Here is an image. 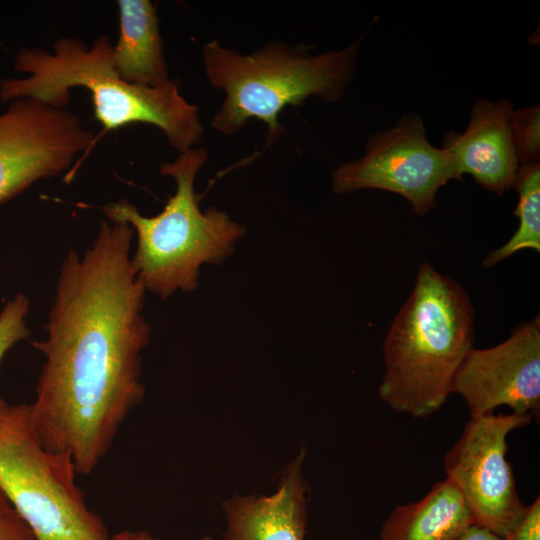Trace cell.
Listing matches in <instances>:
<instances>
[{"label": "cell", "instance_id": "cell-1", "mask_svg": "<svg viewBox=\"0 0 540 540\" xmlns=\"http://www.w3.org/2000/svg\"><path fill=\"white\" fill-rule=\"evenodd\" d=\"M134 230L102 222L81 256L62 261L47 337L32 341L45 360L30 404L43 445L91 474L109 453L131 411L141 403L142 352L151 327L146 290L131 265Z\"/></svg>", "mask_w": 540, "mask_h": 540}, {"label": "cell", "instance_id": "cell-2", "mask_svg": "<svg viewBox=\"0 0 540 540\" xmlns=\"http://www.w3.org/2000/svg\"><path fill=\"white\" fill-rule=\"evenodd\" d=\"M14 69L28 76L0 82L3 102L31 98L64 108L70 89L84 87L91 93L95 118L106 130L150 124L159 128L179 153L195 148L203 136L199 109L180 94L178 81L170 79L157 87L127 83L114 68L108 36L98 37L91 47L75 38L60 37L53 52L20 49Z\"/></svg>", "mask_w": 540, "mask_h": 540}, {"label": "cell", "instance_id": "cell-3", "mask_svg": "<svg viewBox=\"0 0 540 540\" xmlns=\"http://www.w3.org/2000/svg\"><path fill=\"white\" fill-rule=\"evenodd\" d=\"M474 318L465 289L429 263H421L413 290L384 339L381 400L416 419L437 412L473 348Z\"/></svg>", "mask_w": 540, "mask_h": 540}, {"label": "cell", "instance_id": "cell-4", "mask_svg": "<svg viewBox=\"0 0 540 540\" xmlns=\"http://www.w3.org/2000/svg\"><path fill=\"white\" fill-rule=\"evenodd\" d=\"M207 159V149L198 147L160 165V173L175 180L176 190L155 216H143L126 199L103 207L111 222H126L136 232L132 268L145 290L162 300L176 291L194 292L201 266L226 261L246 234V227L225 211L200 209L194 183Z\"/></svg>", "mask_w": 540, "mask_h": 540}, {"label": "cell", "instance_id": "cell-5", "mask_svg": "<svg viewBox=\"0 0 540 540\" xmlns=\"http://www.w3.org/2000/svg\"><path fill=\"white\" fill-rule=\"evenodd\" d=\"M364 35L340 50L313 55L282 42H270L241 54L216 40L203 46V63L211 85L225 93L211 126L232 135L251 118L267 126V146L284 128L279 122L286 106H302L307 97L339 101L351 83Z\"/></svg>", "mask_w": 540, "mask_h": 540}, {"label": "cell", "instance_id": "cell-6", "mask_svg": "<svg viewBox=\"0 0 540 540\" xmlns=\"http://www.w3.org/2000/svg\"><path fill=\"white\" fill-rule=\"evenodd\" d=\"M71 457L48 450L30 404L0 408V489L34 540H111L103 519L76 484Z\"/></svg>", "mask_w": 540, "mask_h": 540}, {"label": "cell", "instance_id": "cell-7", "mask_svg": "<svg viewBox=\"0 0 540 540\" xmlns=\"http://www.w3.org/2000/svg\"><path fill=\"white\" fill-rule=\"evenodd\" d=\"M450 180L460 181L451 155L428 141L419 115L408 114L392 128L373 134L360 159L336 168L332 190L340 195L363 189L393 192L424 216Z\"/></svg>", "mask_w": 540, "mask_h": 540}, {"label": "cell", "instance_id": "cell-8", "mask_svg": "<svg viewBox=\"0 0 540 540\" xmlns=\"http://www.w3.org/2000/svg\"><path fill=\"white\" fill-rule=\"evenodd\" d=\"M532 415L487 414L471 417L444 458L446 478L460 491L474 525L508 538L524 516V505L506 455L510 432Z\"/></svg>", "mask_w": 540, "mask_h": 540}, {"label": "cell", "instance_id": "cell-9", "mask_svg": "<svg viewBox=\"0 0 540 540\" xmlns=\"http://www.w3.org/2000/svg\"><path fill=\"white\" fill-rule=\"evenodd\" d=\"M92 141V131L65 108L31 98L11 101L0 114V204L67 170Z\"/></svg>", "mask_w": 540, "mask_h": 540}, {"label": "cell", "instance_id": "cell-10", "mask_svg": "<svg viewBox=\"0 0 540 540\" xmlns=\"http://www.w3.org/2000/svg\"><path fill=\"white\" fill-rule=\"evenodd\" d=\"M452 393L465 400L470 416L494 413L500 406L532 415L540 406V318L518 326L508 339L472 348L461 363Z\"/></svg>", "mask_w": 540, "mask_h": 540}, {"label": "cell", "instance_id": "cell-11", "mask_svg": "<svg viewBox=\"0 0 540 540\" xmlns=\"http://www.w3.org/2000/svg\"><path fill=\"white\" fill-rule=\"evenodd\" d=\"M513 110L508 99H480L472 107L464 133H446L442 148L451 155L460 180L471 175L498 195L515 186L520 165L510 126Z\"/></svg>", "mask_w": 540, "mask_h": 540}, {"label": "cell", "instance_id": "cell-12", "mask_svg": "<svg viewBox=\"0 0 540 540\" xmlns=\"http://www.w3.org/2000/svg\"><path fill=\"white\" fill-rule=\"evenodd\" d=\"M302 449L284 471L269 496H234L222 505L226 529L223 540H305L306 486Z\"/></svg>", "mask_w": 540, "mask_h": 540}, {"label": "cell", "instance_id": "cell-13", "mask_svg": "<svg viewBox=\"0 0 540 540\" xmlns=\"http://www.w3.org/2000/svg\"><path fill=\"white\" fill-rule=\"evenodd\" d=\"M120 33L113 65L127 83L157 87L169 81L156 5L149 0H119Z\"/></svg>", "mask_w": 540, "mask_h": 540}, {"label": "cell", "instance_id": "cell-14", "mask_svg": "<svg viewBox=\"0 0 540 540\" xmlns=\"http://www.w3.org/2000/svg\"><path fill=\"white\" fill-rule=\"evenodd\" d=\"M473 524L460 491L445 478L422 499L397 506L383 522L379 540H459Z\"/></svg>", "mask_w": 540, "mask_h": 540}, {"label": "cell", "instance_id": "cell-15", "mask_svg": "<svg viewBox=\"0 0 540 540\" xmlns=\"http://www.w3.org/2000/svg\"><path fill=\"white\" fill-rule=\"evenodd\" d=\"M518 203L515 214L519 226L511 238L499 248L491 251L483 260L488 268L523 249L540 252V164L534 163L519 168L515 186Z\"/></svg>", "mask_w": 540, "mask_h": 540}, {"label": "cell", "instance_id": "cell-16", "mask_svg": "<svg viewBox=\"0 0 540 540\" xmlns=\"http://www.w3.org/2000/svg\"><path fill=\"white\" fill-rule=\"evenodd\" d=\"M511 133L520 167L539 162L540 156V108L528 106L514 109Z\"/></svg>", "mask_w": 540, "mask_h": 540}, {"label": "cell", "instance_id": "cell-17", "mask_svg": "<svg viewBox=\"0 0 540 540\" xmlns=\"http://www.w3.org/2000/svg\"><path fill=\"white\" fill-rule=\"evenodd\" d=\"M30 301L23 293H17L9 300L0 313V361L6 352L18 341L27 339L30 331L26 327L25 316ZM7 403L0 397V408Z\"/></svg>", "mask_w": 540, "mask_h": 540}, {"label": "cell", "instance_id": "cell-18", "mask_svg": "<svg viewBox=\"0 0 540 540\" xmlns=\"http://www.w3.org/2000/svg\"><path fill=\"white\" fill-rule=\"evenodd\" d=\"M0 540H34L32 531L1 489Z\"/></svg>", "mask_w": 540, "mask_h": 540}, {"label": "cell", "instance_id": "cell-19", "mask_svg": "<svg viewBox=\"0 0 540 540\" xmlns=\"http://www.w3.org/2000/svg\"><path fill=\"white\" fill-rule=\"evenodd\" d=\"M508 540H540V497L529 506Z\"/></svg>", "mask_w": 540, "mask_h": 540}, {"label": "cell", "instance_id": "cell-20", "mask_svg": "<svg viewBox=\"0 0 540 540\" xmlns=\"http://www.w3.org/2000/svg\"><path fill=\"white\" fill-rule=\"evenodd\" d=\"M459 540H508V539L501 538L491 533L490 531L473 524L466 530V532L460 537Z\"/></svg>", "mask_w": 540, "mask_h": 540}, {"label": "cell", "instance_id": "cell-21", "mask_svg": "<svg viewBox=\"0 0 540 540\" xmlns=\"http://www.w3.org/2000/svg\"><path fill=\"white\" fill-rule=\"evenodd\" d=\"M111 540H159L145 531L123 530L111 536Z\"/></svg>", "mask_w": 540, "mask_h": 540}, {"label": "cell", "instance_id": "cell-22", "mask_svg": "<svg viewBox=\"0 0 540 540\" xmlns=\"http://www.w3.org/2000/svg\"><path fill=\"white\" fill-rule=\"evenodd\" d=\"M199 540H214L211 536L205 535L201 537Z\"/></svg>", "mask_w": 540, "mask_h": 540}]
</instances>
